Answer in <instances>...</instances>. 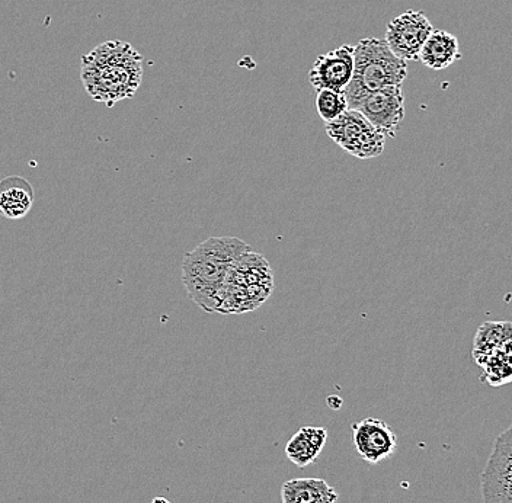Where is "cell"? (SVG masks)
Segmentation results:
<instances>
[{
	"instance_id": "9",
	"label": "cell",
	"mask_w": 512,
	"mask_h": 503,
	"mask_svg": "<svg viewBox=\"0 0 512 503\" xmlns=\"http://www.w3.org/2000/svg\"><path fill=\"white\" fill-rule=\"evenodd\" d=\"M352 442L364 461L379 464L398 448V437L392 426L382 419L366 418L351 425Z\"/></svg>"
},
{
	"instance_id": "11",
	"label": "cell",
	"mask_w": 512,
	"mask_h": 503,
	"mask_svg": "<svg viewBox=\"0 0 512 503\" xmlns=\"http://www.w3.org/2000/svg\"><path fill=\"white\" fill-rule=\"evenodd\" d=\"M34 205V188L22 176L0 179V217L21 220L28 216Z\"/></svg>"
},
{
	"instance_id": "18",
	"label": "cell",
	"mask_w": 512,
	"mask_h": 503,
	"mask_svg": "<svg viewBox=\"0 0 512 503\" xmlns=\"http://www.w3.org/2000/svg\"><path fill=\"white\" fill-rule=\"evenodd\" d=\"M150 503H171V502H169L168 499H166V498H160V496H158V498L153 499V501Z\"/></svg>"
},
{
	"instance_id": "15",
	"label": "cell",
	"mask_w": 512,
	"mask_h": 503,
	"mask_svg": "<svg viewBox=\"0 0 512 503\" xmlns=\"http://www.w3.org/2000/svg\"><path fill=\"white\" fill-rule=\"evenodd\" d=\"M338 492L326 480L293 479L281 486V502L283 503H335Z\"/></svg>"
},
{
	"instance_id": "5",
	"label": "cell",
	"mask_w": 512,
	"mask_h": 503,
	"mask_svg": "<svg viewBox=\"0 0 512 503\" xmlns=\"http://www.w3.org/2000/svg\"><path fill=\"white\" fill-rule=\"evenodd\" d=\"M326 134L332 142L357 159L379 158L387 140L382 131L355 110H347L341 117L326 123Z\"/></svg>"
},
{
	"instance_id": "3",
	"label": "cell",
	"mask_w": 512,
	"mask_h": 503,
	"mask_svg": "<svg viewBox=\"0 0 512 503\" xmlns=\"http://www.w3.org/2000/svg\"><path fill=\"white\" fill-rule=\"evenodd\" d=\"M274 293V271L270 262L254 251L236 259L224 280L220 306L222 315L254 312Z\"/></svg>"
},
{
	"instance_id": "1",
	"label": "cell",
	"mask_w": 512,
	"mask_h": 503,
	"mask_svg": "<svg viewBox=\"0 0 512 503\" xmlns=\"http://www.w3.org/2000/svg\"><path fill=\"white\" fill-rule=\"evenodd\" d=\"M80 80L94 101L114 107L142 85V54L126 41L99 44L80 60Z\"/></svg>"
},
{
	"instance_id": "16",
	"label": "cell",
	"mask_w": 512,
	"mask_h": 503,
	"mask_svg": "<svg viewBox=\"0 0 512 503\" xmlns=\"http://www.w3.org/2000/svg\"><path fill=\"white\" fill-rule=\"evenodd\" d=\"M482 380L489 386L501 387L512 383V351L498 352L480 362Z\"/></svg>"
},
{
	"instance_id": "10",
	"label": "cell",
	"mask_w": 512,
	"mask_h": 503,
	"mask_svg": "<svg viewBox=\"0 0 512 503\" xmlns=\"http://www.w3.org/2000/svg\"><path fill=\"white\" fill-rule=\"evenodd\" d=\"M354 75V46L345 44L322 54L313 63L309 80L316 92L322 89L344 92Z\"/></svg>"
},
{
	"instance_id": "2",
	"label": "cell",
	"mask_w": 512,
	"mask_h": 503,
	"mask_svg": "<svg viewBox=\"0 0 512 503\" xmlns=\"http://www.w3.org/2000/svg\"><path fill=\"white\" fill-rule=\"evenodd\" d=\"M252 251L238 237H210L184 256L182 284L188 297L207 313H216L224 280L236 259Z\"/></svg>"
},
{
	"instance_id": "14",
	"label": "cell",
	"mask_w": 512,
	"mask_h": 503,
	"mask_svg": "<svg viewBox=\"0 0 512 503\" xmlns=\"http://www.w3.org/2000/svg\"><path fill=\"white\" fill-rule=\"evenodd\" d=\"M512 351L511 322H483L473 339L472 357L476 364L498 352Z\"/></svg>"
},
{
	"instance_id": "4",
	"label": "cell",
	"mask_w": 512,
	"mask_h": 503,
	"mask_svg": "<svg viewBox=\"0 0 512 503\" xmlns=\"http://www.w3.org/2000/svg\"><path fill=\"white\" fill-rule=\"evenodd\" d=\"M408 76V62L399 59L386 40L364 38L354 46V75L345 89V98L402 86Z\"/></svg>"
},
{
	"instance_id": "13",
	"label": "cell",
	"mask_w": 512,
	"mask_h": 503,
	"mask_svg": "<svg viewBox=\"0 0 512 503\" xmlns=\"http://www.w3.org/2000/svg\"><path fill=\"white\" fill-rule=\"evenodd\" d=\"M462 59L459 40L450 32L434 30L428 40L425 41L419 62L432 70H443Z\"/></svg>"
},
{
	"instance_id": "6",
	"label": "cell",
	"mask_w": 512,
	"mask_h": 503,
	"mask_svg": "<svg viewBox=\"0 0 512 503\" xmlns=\"http://www.w3.org/2000/svg\"><path fill=\"white\" fill-rule=\"evenodd\" d=\"M348 110H355L373 124L384 136L395 139L405 118V96L402 86H390L347 99Z\"/></svg>"
},
{
	"instance_id": "7",
	"label": "cell",
	"mask_w": 512,
	"mask_h": 503,
	"mask_svg": "<svg viewBox=\"0 0 512 503\" xmlns=\"http://www.w3.org/2000/svg\"><path fill=\"white\" fill-rule=\"evenodd\" d=\"M480 482L483 503H512V425L496 438Z\"/></svg>"
},
{
	"instance_id": "12",
	"label": "cell",
	"mask_w": 512,
	"mask_h": 503,
	"mask_svg": "<svg viewBox=\"0 0 512 503\" xmlns=\"http://www.w3.org/2000/svg\"><path fill=\"white\" fill-rule=\"evenodd\" d=\"M328 440V431L322 426H303L286 445V456L300 469L315 463Z\"/></svg>"
},
{
	"instance_id": "17",
	"label": "cell",
	"mask_w": 512,
	"mask_h": 503,
	"mask_svg": "<svg viewBox=\"0 0 512 503\" xmlns=\"http://www.w3.org/2000/svg\"><path fill=\"white\" fill-rule=\"evenodd\" d=\"M315 104L319 117L325 123H331L348 110L344 92L331 91V89L316 92Z\"/></svg>"
},
{
	"instance_id": "8",
	"label": "cell",
	"mask_w": 512,
	"mask_h": 503,
	"mask_svg": "<svg viewBox=\"0 0 512 503\" xmlns=\"http://www.w3.org/2000/svg\"><path fill=\"white\" fill-rule=\"evenodd\" d=\"M432 31L434 28L424 12L406 11L387 24L384 40L395 56L411 62L419 59V53Z\"/></svg>"
}]
</instances>
